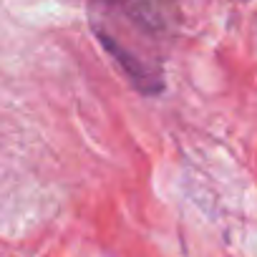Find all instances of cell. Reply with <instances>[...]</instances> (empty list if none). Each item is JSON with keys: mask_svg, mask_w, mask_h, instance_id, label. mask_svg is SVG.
Returning a JSON list of instances; mask_svg holds the SVG:
<instances>
[{"mask_svg": "<svg viewBox=\"0 0 257 257\" xmlns=\"http://www.w3.org/2000/svg\"><path fill=\"white\" fill-rule=\"evenodd\" d=\"M91 28L137 91H164V63L174 41L177 0H91Z\"/></svg>", "mask_w": 257, "mask_h": 257, "instance_id": "cell-1", "label": "cell"}]
</instances>
